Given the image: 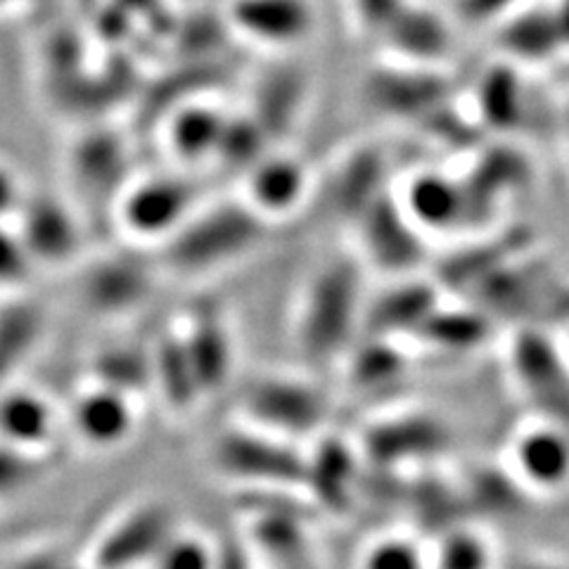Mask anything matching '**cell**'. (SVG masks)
Here are the masks:
<instances>
[{"label":"cell","instance_id":"cell-38","mask_svg":"<svg viewBox=\"0 0 569 569\" xmlns=\"http://www.w3.org/2000/svg\"><path fill=\"white\" fill-rule=\"evenodd\" d=\"M36 263L31 261L27 247L10 223H0V290L17 288L33 273Z\"/></svg>","mask_w":569,"mask_h":569},{"label":"cell","instance_id":"cell-34","mask_svg":"<svg viewBox=\"0 0 569 569\" xmlns=\"http://www.w3.org/2000/svg\"><path fill=\"white\" fill-rule=\"evenodd\" d=\"M479 112L498 131L518 127L522 119V91L512 71L503 67L489 71L479 88Z\"/></svg>","mask_w":569,"mask_h":569},{"label":"cell","instance_id":"cell-21","mask_svg":"<svg viewBox=\"0 0 569 569\" xmlns=\"http://www.w3.org/2000/svg\"><path fill=\"white\" fill-rule=\"evenodd\" d=\"M69 169L86 200L107 202L110 207H114L119 192L129 183L123 148L114 138L102 133L81 140L71 150Z\"/></svg>","mask_w":569,"mask_h":569},{"label":"cell","instance_id":"cell-1","mask_svg":"<svg viewBox=\"0 0 569 569\" xmlns=\"http://www.w3.org/2000/svg\"><path fill=\"white\" fill-rule=\"evenodd\" d=\"M363 271L356 252L328 257L307 278L295 309V345L318 368L342 363L363 332Z\"/></svg>","mask_w":569,"mask_h":569},{"label":"cell","instance_id":"cell-3","mask_svg":"<svg viewBox=\"0 0 569 569\" xmlns=\"http://www.w3.org/2000/svg\"><path fill=\"white\" fill-rule=\"evenodd\" d=\"M309 451L301 441L236 420L213 439L211 462L221 477L249 489L305 491Z\"/></svg>","mask_w":569,"mask_h":569},{"label":"cell","instance_id":"cell-6","mask_svg":"<svg viewBox=\"0 0 569 569\" xmlns=\"http://www.w3.org/2000/svg\"><path fill=\"white\" fill-rule=\"evenodd\" d=\"M200 190L183 176H148L129 181L112 207L117 228L136 244L162 247L198 211Z\"/></svg>","mask_w":569,"mask_h":569},{"label":"cell","instance_id":"cell-2","mask_svg":"<svg viewBox=\"0 0 569 569\" xmlns=\"http://www.w3.org/2000/svg\"><path fill=\"white\" fill-rule=\"evenodd\" d=\"M266 223L259 213L240 202H219L192 213L186 226L167 240L162 259L178 276H209L228 269L254 254L266 238Z\"/></svg>","mask_w":569,"mask_h":569},{"label":"cell","instance_id":"cell-33","mask_svg":"<svg viewBox=\"0 0 569 569\" xmlns=\"http://www.w3.org/2000/svg\"><path fill=\"white\" fill-rule=\"evenodd\" d=\"M223 550L202 531L176 527L148 569H221Z\"/></svg>","mask_w":569,"mask_h":569},{"label":"cell","instance_id":"cell-32","mask_svg":"<svg viewBox=\"0 0 569 569\" xmlns=\"http://www.w3.org/2000/svg\"><path fill=\"white\" fill-rule=\"evenodd\" d=\"M503 43L512 52L525 60H543L562 43V33L556 22L553 12L531 10L506 27Z\"/></svg>","mask_w":569,"mask_h":569},{"label":"cell","instance_id":"cell-15","mask_svg":"<svg viewBox=\"0 0 569 569\" xmlns=\"http://www.w3.org/2000/svg\"><path fill=\"white\" fill-rule=\"evenodd\" d=\"M136 401L133 395L93 380L71 401L69 422L86 447L112 451L123 447L136 432Z\"/></svg>","mask_w":569,"mask_h":569},{"label":"cell","instance_id":"cell-19","mask_svg":"<svg viewBox=\"0 0 569 569\" xmlns=\"http://www.w3.org/2000/svg\"><path fill=\"white\" fill-rule=\"evenodd\" d=\"M244 550L259 569L316 558L307 522L288 510H257L244 531Z\"/></svg>","mask_w":569,"mask_h":569},{"label":"cell","instance_id":"cell-37","mask_svg":"<svg viewBox=\"0 0 569 569\" xmlns=\"http://www.w3.org/2000/svg\"><path fill=\"white\" fill-rule=\"evenodd\" d=\"M299 86L290 74H273L257 98V121L269 136L280 133L295 117L299 102Z\"/></svg>","mask_w":569,"mask_h":569},{"label":"cell","instance_id":"cell-12","mask_svg":"<svg viewBox=\"0 0 569 569\" xmlns=\"http://www.w3.org/2000/svg\"><path fill=\"white\" fill-rule=\"evenodd\" d=\"M397 200L425 238L456 236L475 226L466 183L443 171L413 173Z\"/></svg>","mask_w":569,"mask_h":569},{"label":"cell","instance_id":"cell-24","mask_svg":"<svg viewBox=\"0 0 569 569\" xmlns=\"http://www.w3.org/2000/svg\"><path fill=\"white\" fill-rule=\"evenodd\" d=\"M228 117L211 107H188L176 112L169 121L167 146L169 152L183 164H200L209 157H217Z\"/></svg>","mask_w":569,"mask_h":569},{"label":"cell","instance_id":"cell-41","mask_svg":"<svg viewBox=\"0 0 569 569\" xmlns=\"http://www.w3.org/2000/svg\"><path fill=\"white\" fill-rule=\"evenodd\" d=\"M510 3L512 0H460L462 12H466L468 17H475V20H485V17L501 12Z\"/></svg>","mask_w":569,"mask_h":569},{"label":"cell","instance_id":"cell-29","mask_svg":"<svg viewBox=\"0 0 569 569\" xmlns=\"http://www.w3.org/2000/svg\"><path fill=\"white\" fill-rule=\"evenodd\" d=\"M432 546V569H496V548L489 533L472 525H449Z\"/></svg>","mask_w":569,"mask_h":569},{"label":"cell","instance_id":"cell-26","mask_svg":"<svg viewBox=\"0 0 569 569\" xmlns=\"http://www.w3.org/2000/svg\"><path fill=\"white\" fill-rule=\"evenodd\" d=\"M385 169L380 154L363 150L337 173L332 183V204L335 211L345 213L347 219H356L363 209L387 192L385 190Z\"/></svg>","mask_w":569,"mask_h":569},{"label":"cell","instance_id":"cell-27","mask_svg":"<svg viewBox=\"0 0 569 569\" xmlns=\"http://www.w3.org/2000/svg\"><path fill=\"white\" fill-rule=\"evenodd\" d=\"M372 100L397 117L430 114L441 104L443 83L425 74H380L372 81Z\"/></svg>","mask_w":569,"mask_h":569},{"label":"cell","instance_id":"cell-9","mask_svg":"<svg viewBox=\"0 0 569 569\" xmlns=\"http://www.w3.org/2000/svg\"><path fill=\"white\" fill-rule=\"evenodd\" d=\"M356 443L366 460L399 468L437 458L451 443V430L435 413L406 411L368 425Z\"/></svg>","mask_w":569,"mask_h":569},{"label":"cell","instance_id":"cell-35","mask_svg":"<svg viewBox=\"0 0 569 569\" xmlns=\"http://www.w3.org/2000/svg\"><path fill=\"white\" fill-rule=\"evenodd\" d=\"M98 382L112 385L127 395L138 397L142 387H152V347L142 351L136 347L107 349L93 366Z\"/></svg>","mask_w":569,"mask_h":569},{"label":"cell","instance_id":"cell-28","mask_svg":"<svg viewBox=\"0 0 569 569\" xmlns=\"http://www.w3.org/2000/svg\"><path fill=\"white\" fill-rule=\"evenodd\" d=\"M152 290V278L133 261H110L102 263L91 276V299L93 307L121 313L136 309L142 299Z\"/></svg>","mask_w":569,"mask_h":569},{"label":"cell","instance_id":"cell-44","mask_svg":"<svg viewBox=\"0 0 569 569\" xmlns=\"http://www.w3.org/2000/svg\"><path fill=\"white\" fill-rule=\"evenodd\" d=\"M273 569H318V562H316V558H309V560H301V562H292V565L273 567Z\"/></svg>","mask_w":569,"mask_h":569},{"label":"cell","instance_id":"cell-18","mask_svg":"<svg viewBox=\"0 0 569 569\" xmlns=\"http://www.w3.org/2000/svg\"><path fill=\"white\" fill-rule=\"evenodd\" d=\"M493 323L496 320L475 301L460 297V301L451 305L441 297L439 305L411 335L408 345L443 353H466L489 340Z\"/></svg>","mask_w":569,"mask_h":569},{"label":"cell","instance_id":"cell-36","mask_svg":"<svg viewBox=\"0 0 569 569\" xmlns=\"http://www.w3.org/2000/svg\"><path fill=\"white\" fill-rule=\"evenodd\" d=\"M269 138L271 136L263 131L257 119H228L217 157L230 167L247 171L263 157Z\"/></svg>","mask_w":569,"mask_h":569},{"label":"cell","instance_id":"cell-10","mask_svg":"<svg viewBox=\"0 0 569 569\" xmlns=\"http://www.w3.org/2000/svg\"><path fill=\"white\" fill-rule=\"evenodd\" d=\"M176 527L167 503L142 501L100 533L93 546V565L96 569H148Z\"/></svg>","mask_w":569,"mask_h":569},{"label":"cell","instance_id":"cell-4","mask_svg":"<svg viewBox=\"0 0 569 569\" xmlns=\"http://www.w3.org/2000/svg\"><path fill=\"white\" fill-rule=\"evenodd\" d=\"M330 411L326 389L297 372H263L240 397V420L301 443L328 430Z\"/></svg>","mask_w":569,"mask_h":569},{"label":"cell","instance_id":"cell-8","mask_svg":"<svg viewBox=\"0 0 569 569\" xmlns=\"http://www.w3.org/2000/svg\"><path fill=\"white\" fill-rule=\"evenodd\" d=\"M356 223V254L368 269H376L387 278L411 276L427 257V238L406 217L397 194L385 192L368 209H363Z\"/></svg>","mask_w":569,"mask_h":569},{"label":"cell","instance_id":"cell-40","mask_svg":"<svg viewBox=\"0 0 569 569\" xmlns=\"http://www.w3.org/2000/svg\"><path fill=\"white\" fill-rule=\"evenodd\" d=\"M361 20L372 29H387L401 12V0H351Z\"/></svg>","mask_w":569,"mask_h":569},{"label":"cell","instance_id":"cell-11","mask_svg":"<svg viewBox=\"0 0 569 569\" xmlns=\"http://www.w3.org/2000/svg\"><path fill=\"white\" fill-rule=\"evenodd\" d=\"M36 269H62L77 261L83 247L81 223L77 209L67 207L62 200L48 192L29 194L12 219Z\"/></svg>","mask_w":569,"mask_h":569},{"label":"cell","instance_id":"cell-14","mask_svg":"<svg viewBox=\"0 0 569 569\" xmlns=\"http://www.w3.org/2000/svg\"><path fill=\"white\" fill-rule=\"evenodd\" d=\"M439 301L441 284L437 280L416 278V273L389 278L376 297L366 299L361 335L408 342Z\"/></svg>","mask_w":569,"mask_h":569},{"label":"cell","instance_id":"cell-17","mask_svg":"<svg viewBox=\"0 0 569 569\" xmlns=\"http://www.w3.org/2000/svg\"><path fill=\"white\" fill-rule=\"evenodd\" d=\"M309 194V171L290 154H263L247 169L244 202L271 223L288 219Z\"/></svg>","mask_w":569,"mask_h":569},{"label":"cell","instance_id":"cell-31","mask_svg":"<svg viewBox=\"0 0 569 569\" xmlns=\"http://www.w3.org/2000/svg\"><path fill=\"white\" fill-rule=\"evenodd\" d=\"M387 31L395 48H399L406 56H411L416 60L437 58L449 43V33L439 22V17L430 14L427 10L401 8V12L395 17V22L387 27Z\"/></svg>","mask_w":569,"mask_h":569},{"label":"cell","instance_id":"cell-39","mask_svg":"<svg viewBox=\"0 0 569 569\" xmlns=\"http://www.w3.org/2000/svg\"><path fill=\"white\" fill-rule=\"evenodd\" d=\"M24 198L27 190L20 181V173L0 159V223H10L17 217Z\"/></svg>","mask_w":569,"mask_h":569},{"label":"cell","instance_id":"cell-16","mask_svg":"<svg viewBox=\"0 0 569 569\" xmlns=\"http://www.w3.org/2000/svg\"><path fill=\"white\" fill-rule=\"evenodd\" d=\"M307 451V482L301 493L332 515H345L351 506L356 477L361 472L363 453L359 443L326 430L313 439V447Z\"/></svg>","mask_w":569,"mask_h":569},{"label":"cell","instance_id":"cell-30","mask_svg":"<svg viewBox=\"0 0 569 569\" xmlns=\"http://www.w3.org/2000/svg\"><path fill=\"white\" fill-rule=\"evenodd\" d=\"M356 569H432V546L418 531H382L363 546Z\"/></svg>","mask_w":569,"mask_h":569},{"label":"cell","instance_id":"cell-23","mask_svg":"<svg viewBox=\"0 0 569 569\" xmlns=\"http://www.w3.org/2000/svg\"><path fill=\"white\" fill-rule=\"evenodd\" d=\"M236 24L263 43L299 41L311 27V10L305 0H238Z\"/></svg>","mask_w":569,"mask_h":569},{"label":"cell","instance_id":"cell-45","mask_svg":"<svg viewBox=\"0 0 569 569\" xmlns=\"http://www.w3.org/2000/svg\"><path fill=\"white\" fill-rule=\"evenodd\" d=\"M560 340H562V345H565V349H567V353H569V326H565V330H562V335H560Z\"/></svg>","mask_w":569,"mask_h":569},{"label":"cell","instance_id":"cell-22","mask_svg":"<svg viewBox=\"0 0 569 569\" xmlns=\"http://www.w3.org/2000/svg\"><path fill=\"white\" fill-rule=\"evenodd\" d=\"M152 387L159 389L164 403L176 413L192 411L194 406L207 401L178 328L159 337L152 349Z\"/></svg>","mask_w":569,"mask_h":569},{"label":"cell","instance_id":"cell-20","mask_svg":"<svg viewBox=\"0 0 569 569\" xmlns=\"http://www.w3.org/2000/svg\"><path fill=\"white\" fill-rule=\"evenodd\" d=\"M58 435V413L33 389H10L0 395V441L29 458L46 451Z\"/></svg>","mask_w":569,"mask_h":569},{"label":"cell","instance_id":"cell-7","mask_svg":"<svg viewBox=\"0 0 569 569\" xmlns=\"http://www.w3.org/2000/svg\"><path fill=\"white\" fill-rule=\"evenodd\" d=\"M503 468L529 496L569 491V430L560 422L529 416L506 443Z\"/></svg>","mask_w":569,"mask_h":569},{"label":"cell","instance_id":"cell-42","mask_svg":"<svg viewBox=\"0 0 569 569\" xmlns=\"http://www.w3.org/2000/svg\"><path fill=\"white\" fill-rule=\"evenodd\" d=\"M508 569H565L562 565H558L556 560L550 558H539V556H527V558H520L515 560Z\"/></svg>","mask_w":569,"mask_h":569},{"label":"cell","instance_id":"cell-43","mask_svg":"<svg viewBox=\"0 0 569 569\" xmlns=\"http://www.w3.org/2000/svg\"><path fill=\"white\" fill-rule=\"evenodd\" d=\"M553 14L562 33V41H569V0H560V8Z\"/></svg>","mask_w":569,"mask_h":569},{"label":"cell","instance_id":"cell-5","mask_svg":"<svg viewBox=\"0 0 569 569\" xmlns=\"http://www.w3.org/2000/svg\"><path fill=\"white\" fill-rule=\"evenodd\" d=\"M506 361L531 416L560 422L569 430V353L560 335L533 323L518 326L508 342Z\"/></svg>","mask_w":569,"mask_h":569},{"label":"cell","instance_id":"cell-13","mask_svg":"<svg viewBox=\"0 0 569 569\" xmlns=\"http://www.w3.org/2000/svg\"><path fill=\"white\" fill-rule=\"evenodd\" d=\"M178 332L198 372L204 399L219 395L236 368V340L223 307L211 299L200 301L178 326Z\"/></svg>","mask_w":569,"mask_h":569},{"label":"cell","instance_id":"cell-25","mask_svg":"<svg viewBox=\"0 0 569 569\" xmlns=\"http://www.w3.org/2000/svg\"><path fill=\"white\" fill-rule=\"evenodd\" d=\"M349 378L359 389H378L399 382L408 368V342L361 335L345 356Z\"/></svg>","mask_w":569,"mask_h":569}]
</instances>
